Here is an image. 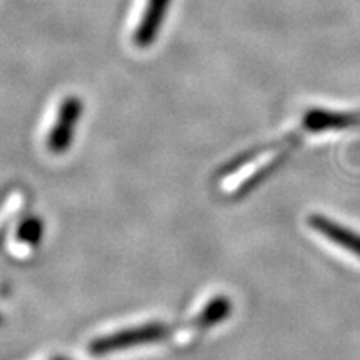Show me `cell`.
<instances>
[{"label":"cell","mask_w":360,"mask_h":360,"mask_svg":"<svg viewBox=\"0 0 360 360\" xmlns=\"http://www.w3.org/2000/svg\"><path fill=\"white\" fill-rule=\"evenodd\" d=\"M180 323H164V322H148L142 326L125 328V330L115 332V334L98 337L92 340L89 345L90 355H105L119 350L132 349L143 344H155V342H164L172 337L179 328Z\"/></svg>","instance_id":"cell-1"},{"label":"cell","mask_w":360,"mask_h":360,"mask_svg":"<svg viewBox=\"0 0 360 360\" xmlns=\"http://www.w3.org/2000/svg\"><path fill=\"white\" fill-rule=\"evenodd\" d=\"M82 101L77 97H67L60 103L57 114V122L53 125L47 139V148L52 154H64L69 150L75 127H77L80 115H82Z\"/></svg>","instance_id":"cell-2"},{"label":"cell","mask_w":360,"mask_h":360,"mask_svg":"<svg viewBox=\"0 0 360 360\" xmlns=\"http://www.w3.org/2000/svg\"><path fill=\"white\" fill-rule=\"evenodd\" d=\"M309 225L315 232L322 233L332 244H337L342 249L352 252L360 257V233L345 229L344 225L334 222V220L323 217L321 214H314L309 217Z\"/></svg>","instance_id":"cell-3"},{"label":"cell","mask_w":360,"mask_h":360,"mask_svg":"<svg viewBox=\"0 0 360 360\" xmlns=\"http://www.w3.org/2000/svg\"><path fill=\"white\" fill-rule=\"evenodd\" d=\"M169 4L170 0H148L137 32L134 35L135 44L139 47H148V45L154 44L162 22L165 19V13H167Z\"/></svg>","instance_id":"cell-4"},{"label":"cell","mask_w":360,"mask_h":360,"mask_svg":"<svg viewBox=\"0 0 360 360\" xmlns=\"http://www.w3.org/2000/svg\"><path fill=\"white\" fill-rule=\"evenodd\" d=\"M44 233V227L42 222L39 219H27L25 222H22V225L19 227V232H17V237L20 238L22 242L30 245H37L42 238Z\"/></svg>","instance_id":"cell-5"},{"label":"cell","mask_w":360,"mask_h":360,"mask_svg":"<svg viewBox=\"0 0 360 360\" xmlns=\"http://www.w3.org/2000/svg\"><path fill=\"white\" fill-rule=\"evenodd\" d=\"M53 360H70V359H64V357H57V359H53Z\"/></svg>","instance_id":"cell-6"}]
</instances>
